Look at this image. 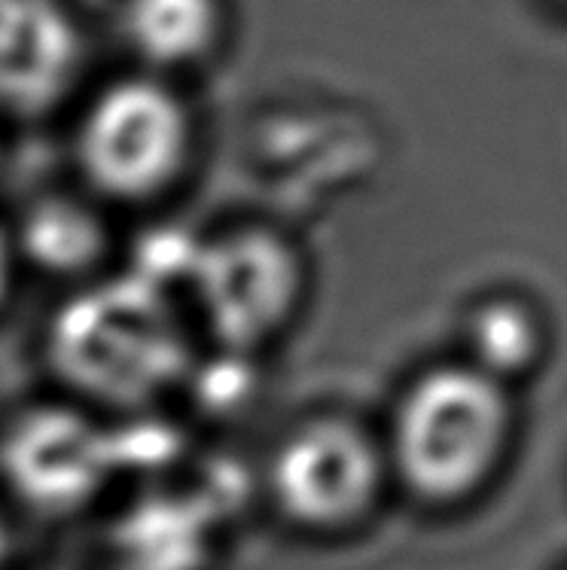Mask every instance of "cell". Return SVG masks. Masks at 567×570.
Instances as JSON below:
<instances>
[{
	"label": "cell",
	"instance_id": "obj_12",
	"mask_svg": "<svg viewBox=\"0 0 567 570\" xmlns=\"http://www.w3.org/2000/svg\"><path fill=\"white\" fill-rule=\"evenodd\" d=\"M7 287H10V247H7L3 235H0V303L7 296Z\"/></svg>",
	"mask_w": 567,
	"mask_h": 570
},
{
	"label": "cell",
	"instance_id": "obj_7",
	"mask_svg": "<svg viewBox=\"0 0 567 570\" xmlns=\"http://www.w3.org/2000/svg\"><path fill=\"white\" fill-rule=\"evenodd\" d=\"M80 37L52 0H0V107L35 114L68 92Z\"/></svg>",
	"mask_w": 567,
	"mask_h": 570
},
{
	"label": "cell",
	"instance_id": "obj_8",
	"mask_svg": "<svg viewBox=\"0 0 567 570\" xmlns=\"http://www.w3.org/2000/svg\"><path fill=\"white\" fill-rule=\"evenodd\" d=\"M126 37L140 56L177 65L202 56L217 35L214 0H128Z\"/></svg>",
	"mask_w": 567,
	"mask_h": 570
},
{
	"label": "cell",
	"instance_id": "obj_6",
	"mask_svg": "<svg viewBox=\"0 0 567 570\" xmlns=\"http://www.w3.org/2000/svg\"><path fill=\"white\" fill-rule=\"evenodd\" d=\"M116 454L107 433L68 409H37L12 424L0 466L12 489L43 512L77 510L107 482Z\"/></svg>",
	"mask_w": 567,
	"mask_h": 570
},
{
	"label": "cell",
	"instance_id": "obj_1",
	"mask_svg": "<svg viewBox=\"0 0 567 570\" xmlns=\"http://www.w3.org/2000/svg\"><path fill=\"white\" fill-rule=\"evenodd\" d=\"M49 361L82 394L138 406L180 379L189 348L163 291L147 278H119L58 312Z\"/></svg>",
	"mask_w": 567,
	"mask_h": 570
},
{
	"label": "cell",
	"instance_id": "obj_9",
	"mask_svg": "<svg viewBox=\"0 0 567 570\" xmlns=\"http://www.w3.org/2000/svg\"><path fill=\"white\" fill-rule=\"evenodd\" d=\"M22 250L31 256V263L49 272H80L105 250V229L98 217L77 202L49 198L28 210Z\"/></svg>",
	"mask_w": 567,
	"mask_h": 570
},
{
	"label": "cell",
	"instance_id": "obj_2",
	"mask_svg": "<svg viewBox=\"0 0 567 570\" xmlns=\"http://www.w3.org/2000/svg\"><path fill=\"white\" fill-rule=\"evenodd\" d=\"M510 409L482 370L446 366L418 379L397 412L394 454L405 485L428 501H454L498 461Z\"/></svg>",
	"mask_w": 567,
	"mask_h": 570
},
{
	"label": "cell",
	"instance_id": "obj_5",
	"mask_svg": "<svg viewBox=\"0 0 567 570\" xmlns=\"http://www.w3.org/2000/svg\"><path fill=\"white\" fill-rule=\"evenodd\" d=\"M196 291L214 333L235 348L275 333L300 293V263L275 235L238 233L193 259Z\"/></svg>",
	"mask_w": 567,
	"mask_h": 570
},
{
	"label": "cell",
	"instance_id": "obj_11",
	"mask_svg": "<svg viewBox=\"0 0 567 570\" xmlns=\"http://www.w3.org/2000/svg\"><path fill=\"white\" fill-rule=\"evenodd\" d=\"M473 348L482 363L479 370L491 379L498 373L521 370L537 348V330H534L531 315L510 303L488 305L486 312L476 317Z\"/></svg>",
	"mask_w": 567,
	"mask_h": 570
},
{
	"label": "cell",
	"instance_id": "obj_10",
	"mask_svg": "<svg viewBox=\"0 0 567 570\" xmlns=\"http://www.w3.org/2000/svg\"><path fill=\"white\" fill-rule=\"evenodd\" d=\"M163 507L138 512L128 519L126 559L135 570H189L196 564L198 531L186 510L174 501H159Z\"/></svg>",
	"mask_w": 567,
	"mask_h": 570
},
{
	"label": "cell",
	"instance_id": "obj_13",
	"mask_svg": "<svg viewBox=\"0 0 567 570\" xmlns=\"http://www.w3.org/2000/svg\"><path fill=\"white\" fill-rule=\"evenodd\" d=\"M7 531H3V524H0V564H3V559H7Z\"/></svg>",
	"mask_w": 567,
	"mask_h": 570
},
{
	"label": "cell",
	"instance_id": "obj_4",
	"mask_svg": "<svg viewBox=\"0 0 567 570\" xmlns=\"http://www.w3.org/2000/svg\"><path fill=\"white\" fill-rule=\"evenodd\" d=\"M272 489L293 522L317 531L342 528L370 510L379 491V452L348 421H314L275 454Z\"/></svg>",
	"mask_w": 567,
	"mask_h": 570
},
{
	"label": "cell",
	"instance_id": "obj_3",
	"mask_svg": "<svg viewBox=\"0 0 567 570\" xmlns=\"http://www.w3.org/2000/svg\"><path fill=\"white\" fill-rule=\"evenodd\" d=\"M186 153L184 107L156 82H119L80 128V163L98 187L119 198L163 189Z\"/></svg>",
	"mask_w": 567,
	"mask_h": 570
}]
</instances>
